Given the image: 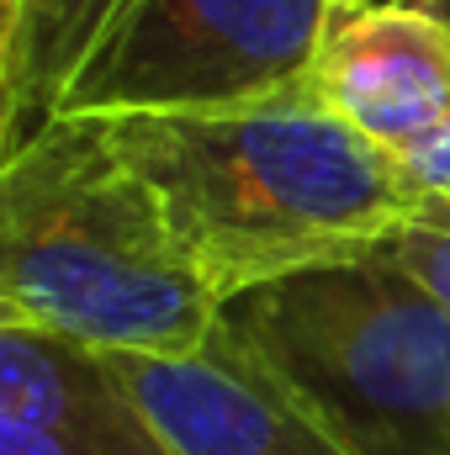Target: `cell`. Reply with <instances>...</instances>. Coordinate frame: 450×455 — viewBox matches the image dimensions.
<instances>
[{"label":"cell","instance_id":"obj_1","mask_svg":"<svg viewBox=\"0 0 450 455\" xmlns=\"http://www.w3.org/2000/svg\"><path fill=\"white\" fill-rule=\"evenodd\" d=\"M218 297L360 259L419 212L403 159L308 80L223 112L101 116Z\"/></svg>","mask_w":450,"mask_h":455},{"label":"cell","instance_id":"obj_2","mask_svg":"<svg viewBox=\"0 0 450 455\" xmlns=\"http://www.w3.org/2000/svg\"><path fill=\"white\" fill-rule=\"evenodd\" d=\"M0 323L96 355H197L223 297L101 116H48L0 159Z\"/></svg>","mask_w":450,"mask_h":455},{"label":"cell","instance_id":"obj_3","mask_svg":"<svg viewBox=\"0 0 450 455\" xmlns=\"http://www.w3.org/2000/svg\"><path fill=\"white\" fill-rule=\"evenodd\" d=\"M344 455H450V307L392 254L313 265L223 302Z\"/></svg>","mask_w":450,"mask_h":455},{"label":"cell","instance_id":"obj_4","mask_svg":"<svg viewBox=\"0 0 450 455\" xmlns=\"http://www.w3.org/2000/svg\"><path fill=\"white\" fill-rule=\"evenodd\" d=\"M334 0H127L53 116L223 112L313 75Z\"/></svg>","mask_w":450,"mask_h":455},{"label":"cell","instance_id":"obj_5","mask_svg":"<svg viewBox=\"0 0 450 455\" xmlns=\"http://www.w3.org/2000/svg\"><path fill=\"white\" fill-rule=\"evenodd\" d=\"M107 365L170 455H344L223 323L197 355H107Z\"/></svg>","mask_w":450,"mask_h":455},{"label":"cell","instance_id":"obj_6","mask_svg":"<svg viewBox=\"0 0 450 455\" xmlns=\"http://www.w3.org/2000/svg\"><path fill=\"white\" fill-rule=\"evenodd\" d=\"M313 85L366 138L403 154L450 122V21L435 11L334 0Z\"/></svg>","mask_w":450,"mask_h":455},{"label":"cell","instance_id":"obj_7","mask_svg":"<svg viewBox=\"0 0 450 455\" xmlns=\"http://www.w3.org/2000/svg\"><path fill=\"white\" fill-rule=\"evenodd\" d=\"M127 0H0V159L59 112Z\"/></svg>","mask_w":450,"mask_h":455},{"label":"cell","instance_id":"obj_8","mask_svg":"<svg viewBox=\"0 0 450 455\" xmlns=\"http://www.w3.org/2000/svg\"><path fill=\"white\" fill-rule=\"evenodd\" d=\"M382 254H392L424 291L450 307V196H424L419 212L382 243Z\"/></svg>","mask_w":450,"mask_h":455},{"label":"cell","instance_id":"obj_9","mask_svg":"<svg viewBox=\"0 0 450 455\" xmlns=\"http://www.w3.org/2000/svg\"><path fill=\"white\" fill-rule=\"evenodd\" d=\"M398 159H403L408 180L419 186V196H450V122H440L430 138H419Z\"/></svg>","mask_w":450,"mask_h":455},{"label":"cell","instance_id":"obj_10","mask_svg":"<svg viewBox=\"0 0 450 455\" xmlns=\"http://www.w3.org/2000/svg\"><path fill=\"white\" fill-rule=\"evenodd\" d=\"M0 455H117L91 440H69L53 429H32V424H5L0 419Z\"/></svg>","mask_w":450,"mask_h":455},{"label":"cell","instance_id":"obj_11","mask_svg":"<svg viewBox=\"0 0 450 455\" xmlns=\"http://www.w3.org/2000/svg\"><path fill=\"white\" fill-rule=\"evenodd\" d=\"M350 5H398V11H446L450 0H350Z\"/></svg>","mask_w":450,"mask_h":455}]
</instances>
